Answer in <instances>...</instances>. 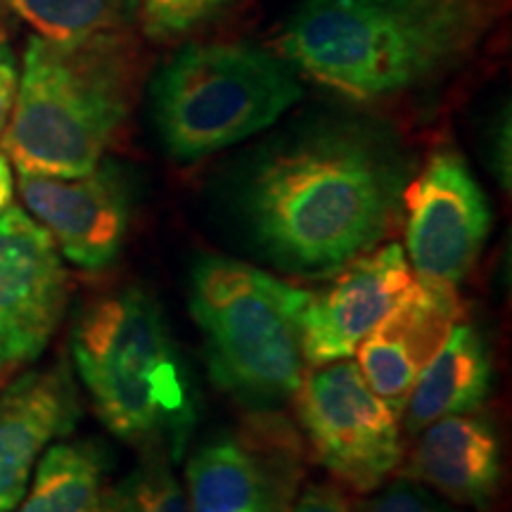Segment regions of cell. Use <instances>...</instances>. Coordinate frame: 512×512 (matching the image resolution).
Masks as SVG:
<instances>
[{
  "label": "cell",
  "instance_id": "ac0fdd59",
  "mask_svg": "<svg viewBox=\"0 0 512 512\" xmlns=\"http://www.w3.org/2000/svg\"><path fill=\"white\" fill-rule=\"evenodd\" d=\"M19 19L57 46H81L119 36L126 0H3Z\"/></svg>",
  "mask_w": 512,
  "mask_h": 512
},
{
  "label": "cell",
  "instance_id": "4fadbf2b",
  "mask_svg": "<svg viewBox=\"0 0 512 512\" xmlns=\"http://www.w3.org/2000/svg\"><path fill=\"white\" fill-rule=\"evenodd\" d=\"M185 479L190 512H287L297 486L294 444L278 432L209 441L188 460Z\"/></svg>",
  "mask_w": 512,
  "mask_h": 512
},
{
  "label": "cell",
  "instance_id": "44dd1931",
  "mask_svg": "<svg viewBox=\"0 0 512 512\" xmlns=\"http://www.w3.org/2000/svg\"><path fill=\"white\" fill-rule=\"evenodd\" d=\"M363 512H453L430 491L413 482H396L368 503Z\"/></svg>",
  "mask_w": 512,
  "mask_h": 512
},
{
  "label": "cell",
  "instance_id": "277c9868",
  "mask_svg": "<svg viewBox=\"0 0 512 512\" xmlns=\"http://www.w3.org/2000/svg\"><path fill=\"white\" fill-rule=\"evenodd\" d=\"M131 110L119 36L57 46L31 36L3 152L19 174L74 178L93 171Z\"/></svg>",
  "mask_w": 512,
  "mask_h": 512
},
{
  "label": "cell",
  "instance_id": "ffe728a7",
  "mask_svg": "<svg viewBox=\"0 0 512 512\" xmlns=\"http://www.w3.org/2000/svg\"><path fill=\"white\" fill-rule=\"evenodd\" d=\"M233 0H143L145 27L152 36H181L197 29Z\"/></svg>",
  "mask_w": 512,
  "mask_h": 512
},
{
  "label": "cell",
  "instance_id": "9c48e42d",
  "mask_svg": "<svg viewBox=\"0 0 512 512\" xmlns=\"http://www.w3.org/2000/svg\"><path fill=\"white\" fill-rule=\"evenodd\" d=\"M401 204L415 275L460 283L475 266L491 228L489 200L465 159L439 150L406 183Z\"/></svg>",
  "mask_w": 512,
  "mask_h": 512
},
{
  "label": "cell",
  "instance_id": "8fae6325",
  "mask_svg": "<svg viewBox=\"0 0 512 512\" xmlns=\"http://www.w3.org/2000/svg\"><path fill=\"white\" fill-rule=\"evenodd\" d=\"M332 275L325 290L304 294L299 311L302 354L311 368L354 354L415 278L396 242L356 256Z\"/></svg>",
  "mask_w": 512,
  "mask_h": 512
},
{
  "label": "cell",
  "instance_id": "5b68a950",
  "mask_svg": "<svg viewBox=\"0 0 512 512\" xmlns=\"http://www.w3.org/2000/svg\"><path fill=\"white\" fill-rule=\"evenodd\" d=\"M304 294L242 261H197L190 313L216 387L254 408L292 399L306 373L299 330Z\"/></svg>",
  "mask_w": 512,
  "mask_h": 512
},
{
  "label": "cell",
  "instance_id": "8992f818",
  "mask_svg": "<svg viewBox=\"0 0 512 512\" xmlns=\"http://www.w3.org/2000/svg\"><path fill=\"white\" fill-rule=\"evenodd\" d=\"M302 86L283 57L245 43H192L152 86L159 138L178 162H195L273 126Z\"/></svg>",
  "mask_w": 512,
  "mask_h": 512
},
{
  "label": "cell",
  "instance_id": "30bf717a",
  "mask_svg": "<svg viewBox=\"0 0 512 512\" xmlns=\"http://www.w3.org/2000/svg\"><path fill=\"white\" fill-rule=\"evenodd\" d=\"M19 195L74 266L102 271L117 259L131 221V190L119 166L74 178L19 174Z\"/></svg>",
  "mask_w": 512,
  "mask_h": 512
},
{
  "label": "cell",
  "instance_id": "e0dca14e",
  "mask_svg": "<svg viewBox=\"0 0 512 512\" xmlns=\"http://www.w3.org/2000/svg\"><path fill=\"white\" fill-rule=\"evenodd\" d=\"M107 448L95 441H62L38 458L27 494L12 512H100Z\"/></svg>",
  "mask_w": 512,
  "mask_h": 512
},
{
  "label": "cell",
  "instance_id": "3957f363",
  "mask_svg": "<svg viewBox=\"0 0 512 512\" xmlns=\"http://www.w3.org/2000/svg\"><path fill=\"white\" fill-rule=\"evenodd\" d=\"M72 356L114 437L171 463L183 458L197 425V392L150 294L121 287L93 299L74 323Z\"/></svg>",
  "mask_w": 512,
  "mask_h": 512
},
{
  "label": "cell",
  "instance_id": "ba28073f",
  "mask_svg": "<svg viewBox=\"0 0 512 512\" xmlns=\"http://www.w3.org/2000/svg\"><path fill=\"white\" fill-rule=\"evenodd\" d=\"M67 299L69 275L53 238L10 204L0 214V380L46 351Z\"/></svg>",
  "mask_w": 512,
  "mask_h": 512
},
{
  "label": "cell",
  "instance_id": "603a6c76",
  "mask_svg": "<svg viewBox=\"0 0 512 512\" xmlns=\"http://www.w3.org/2000/svg\"><path fill=\"white\" fill-rule=\"evenodd\" d=\"M287 512H354L347 494L332 484H309Z\"/></svg>",
  "mask_w": 512,
  "mask_h": 512
},
{
  "label": "cell",
  "instance_id": "5bb4252c",
  "mask_svg": "<svg viewBox=\"0 0 512 512\" xmlns=\"http://www.w3.org/2000/svg\"><path fill=\"white\" fill-rule=\"evenodd\" d=\"M79 418V389L67 363L24 370L0 392V512L17 508L38 458L74 432Z\"/></svg>",
  "mask_w": 512,
  "mask_h": 512
},
{
  "label": "cell",
  "instance_id": "cb8c5ba5",
  "mask_svg": "<svg viewBox=\"0 0 512 512\" xmlns=\"http://www.w3.org/2000/svg\"><path fill=\"white\" fill-rule=\"evenodd\" d=\"M12 192H15V178L8 157L0 155V214L12 204Z\"/></svg>",
  "mask_w": 512,
  "mask_h": 512
},
{
  "label": "cell",
  "instance_id": "7402d4cb",
  "mask_svg": "<svg viewBox=\"0 0 512 512\" xmlns=\"http://www.w3.org/2000/svg\"><path fill=\"white\" fill-rule=\"evenodd\" d=\"M19 91V64L10 43L0 41V138L10 124Z\"/></svg>",
  "mask_w": 512,
  "mask_h": 512
},
{
  "label": "cell",
  "instance_id": "d6986e66",
  "mask_svg": "<svg viewBox=\"0 0 512 512\" xmlns=\"http://www.w3.org/2000/svg\"><path fill=\"white\" fill-rule=\"evenodd\" d=\"M100 512H190V505L171 460L145 453L124 479L105 489Z\"/></svg>",
  "mask_w": 512,
  "mask_h": 512
},
{
  "label": "cell",
  "instance_id": "7c38bea8",
  "mask_svg": "<svg viewBox=\"0 0 512 512\" xmlns=\"http://www.w3.org/2000/svg\"><path fill=\"white\" fill-rule=\"evenodd\" d=\"M463 316L456 285L415 275L399 304L358 344L363 380L396 415L427 363L439 354Z\"/></svg>",
  "mask_w": 512,
  "mask_h": 512
},
{
  "label": "cell",
  "instance_id": "6da1fadb",
  "mask_svg": "<svg viewBox=\"0 0 512 512\" xmlns=\"http://www.w3.org/2000/svg\"><path fill=\"white\" fill-rule=\"evenodd\" d=\"M406 174L399 150L373 128L318 126L259 159L242 190V216L275 266L332 275L384 238Z\"/></svg>",
  "mask_w": 512,
  "mask_h": 512
},
{
  "label": "cell",
  "instance_id": "7a4b0ae2",
  "mask_svg": "<svg viewBox=\"0 0 512 512\" xmlns=\"http://www.w3.org/2000/svg\"><path fill=\"white\" fill-rule=\"evenodd\" d=\"M484 24L482 0H304L275 48L332 91L377 100L441 72Z\"/></svg>",
  "mask_w": 512,
  "mask_h": 512
},
{
  "label": "cell",
  "instance_id": "2e32d148",
  "mask_svg": "<svg viewBox=\"0 0 512 512\" xmlns=\"http://www.w3.org/2000/svg\"><path fill=\"white\" fill-rule=\"evenodd\" d=\"M491 377L494 368L482 335L458 323L408 394L406 430L415 434L446 415L477 411L491 392Z\"/></svg>",
  "mask_w": 512,
  "mask_h": 512
},
{
  "label": "cell",
  "instance_id": "52a82bcc",
  "mask_svg": "<svg viewBox=\"0 0 512 512\" xmlns=\"http://www.w3.org/2000/svg\"><path fill=\"white\" fill-rule=\"evenodd\" d=\"M294 403L318 463L349 489L370 494L399 467V415L368 387L356 363L342 358L304 373Z\"/></svg>",
  "mask_w": 512,
  "mask_h": 512
},
{
  "label": "cell",
  "instance_id": "9a60e30c",
  "mask_svg": "<svg viewBox=\"0 0 512 512\" xmlns=\"http://www.w3.org/2000/svg\"><path fill=\"white\" fill-rule=\"evenodd\" d=\"M411 456V477L448 501L479 512L494 505L501 489V439L482 413H458L434 420Z\"/></svg>",
  "mask_w": 512,
  "mask_h": 512
}]
</instances>
